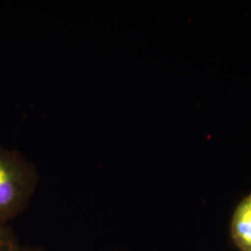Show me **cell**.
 Returning a JSON list of instances; mask_svg holds the SVG:
<instances>
[{
	"instance_id": "7a4b0ae2",
	"label": "cell",
	"mask_w": 251,
	"mask_h": 251,
	"mask_svg": "<svg viewBox=\"0 0 251 251\" xmlns=\"http://www.w3.org/2000/svg\"><path fill=\"white\" fill-rule=\"evenodd\" d=\"M230 233L240 251H251V191L238 202L233 210Z\"/></svg>"
},
{
	"instance_id": "3957f363",
	"label": "cell",
	"mask_w": 251,
	"mask_h": 251,
	"mask_svg": "<svg viewBox=\"0 0 251 251\" xmlns=\"http://www.w3.org/2000/svg\"><path fill=\"white\" fill-rule=\"evenodd\" d=\"M22 247L11 227L0 222V251H19Z\"/></svg>"
},
{
	"instance_id": "277c9868",
	"label": "cell",
	"mask_w": 251,
	"mask_h": 251,
	"mask_svg": "<svg viewBox=\"0 0 251 251\" xmlns=\"http://www.w3.org/2000/svg\"><path fill=\"white\" fill-rule=\"evenodd\" d=\"M19 251H47L41 248H36V247H22L21 250Z\"/></svg>"
},
{
	"instance_id": "6da1fadb",
	"label": "cell",
	"mask_w": 251,
	"mask_h": 251,
	"mask_svg": "<svg viewBox=\"0 0 251 251\" xmlns=\"http://www.w3.org/2000/svg\"><path fill=\"white\" fill-rule=\"evenodd\" d=\"M39 179L35 165L17 151L0 145V222L7 224L29 205Z\"/></svg>"
}]
</instances>
